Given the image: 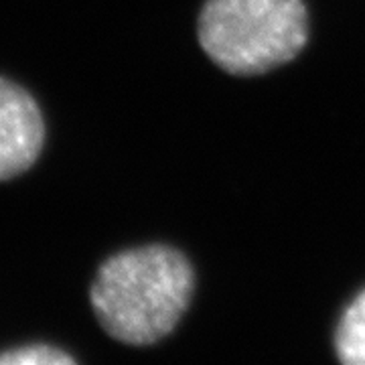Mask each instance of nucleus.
<instances>
[{
  "instance_id": "1",
  "label": "nucleus",
  "mask_w": 365,
  "mask_h": 365,
  "mask_svg": "<svg viewBox=\"0 0 365 365\" xmlns=\"http://www.w3.org/2000/svg\"><path fill=\"white\" fill-rule=\"evenodd\" d=\"M195 294V268L173 246L124 250L100 266L90 288L98 323L112 339L153 345L181 323Z\"/></svg>"
},
{
  "instance_id": "2",
  "label": "nucleus",
  "mask_w": 365,
  "mask_h": 365,
  "mask_svg": "<svg viewBox=\"0 0 365 365\" xmlns=\"http://www.w3.org/2000/svg\"><path fill=\"white\" fill-rule=\"evenodd\" d=\"M199 45L215 66L240 78L290 63L309 41L302 0H205Z\"/></svg>"
},
{
  "instance_id": "4",
  "label": "nucleus",
  "mask_w": 365,
  "mask_h": 365,
  "mask_svg": "<svg viewBox=\"0 0 365 365\" xmlns=\"http://www.w3.org/2000/svg\"><path fill=\"white\" fill-rule=\"evenodd\" d=\"M333 347L341 364L365 365V288L341 314Z\"/></svg>"
},
{
  "instance_id": "5",
  "label": "nucleus",
  "mask_w": 365,
  "mask_h": 365,
  "mask_svg": "<svg viewBox=\"0 0 365 365\" xmlns=\"http://www.w3.org/2000/svg\"><path fill=\"white\" fill-rule=\"evenodd\" d=\"M76 357L61 347L47 343H31L0 353V365H73Z\"/></svg>"
},
{
  "instance_id": "3",
  "label": "nucleus",
  "mask_w": 365,
  "mask_h": 365,
  "mask_svg": "<svg viewBox=\"0 0 365 365\" xmlns=\"http://www.w3.org/2000/svg\"><path fill=\"white\" fill-rule=\"evenodd\" d=\"M45 144V120L33 96L0 78V181L29 170Z\"/></svg>"
}]
</instances>
